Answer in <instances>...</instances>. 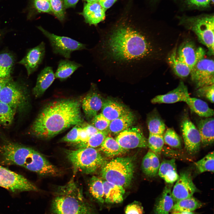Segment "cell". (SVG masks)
<instances>
[{"label": "cell", "mask_w": 214, "mask_h": 214, "mask_svg": "<svg viewBox=\"0 0 214 214\" xmlns=\"http://www.w3.org/2000/svg\"><path fill=\"white\" fill-rule=\"evenodd\" d=\"M185 102L192 111L200 117H210L213 115V110L209 107L205 102L201 99L189 96Z\"/></svg>", "instance_id": "f1b7e54d"}, {"label": "cell", "mask_w": 214, "mask_h": 214, "mask_svg": "<svg viewBox=\"0 0 214 214\" xmlns=\"http://www.w3.org/2000/svg\"><path fill=\"white\" fill-rule=\"evenodd\" d=\"M108 133L98 131L86 140L79 143L71 144L76 149L90 147L95 148L100 146Z\"/></svg>", "instance_id": "d590c367"}, {"label": "cell", "mask_w": 214, "mask_h": 214, "mask_svg": "<svg viewBox=\"0 0 214 214\" xmlns=\"http://www.w3.org/2000/svg\"><path fill=\"white\" fill-rule=\"evenodd\" d=\"M101 113L110 121L119 117L128 110L124 106L113 100L104 101Z\"/></svg>", "instance_id": "484cf974"}, {"label": "cell", "mask_w": 214, "mask_h": 214, "mask_svg": "<svg viewBox=\"0 0 214 214\" xmlns=\"http://www.w3.org/2000/svg\"><path fill=\"white\" fill-rule=\"evenodd\" d=\"M202 204L193 196L180 200L174 204L173 211L192 212L202 206Z\"/></svg>", "instance_id": "e575fe53"}, {"label": "cell", "mask_w": 214, "mask_h": 214, "mask_svg": "<svg viewBox=\"0 0 214 214\" xmlns=\"http://www.w3.org/2000/svg\"><path fill=\"white\" fill-rule=\"evenodd\" d=\"M198 172L202 173L206 171L214 172V151L209 153L201 159L195 163Z\"/></svg>", "instance_id": "f35d334b"}, {"label": "cell", "mask_w": 214, "mask_h": 214, "mask_svg": "<svg viewBox=\"0 0 214 214\" xmlns=\"http://www.w3.org/2000/svg\"><path fill=\"white\" fill-rule=\"evenodd\" d=\"M12 80L10 76L5 78L0 77V92L5 85Z\"/></svg>", "instance_id": "816d5d0a"}, {"label": "cell", "mask_w": 214, "mask_h": 214, "mask_svg": "<svg viewBox=\"0 0 214 214\" xmlns=\"http://www.w3.org/2000/svg\"><path fill=\"white\" fill-rule=\"evenodd\" d=\"M52 12L60 21L63 22L65 18L64 7L62 0H50Z\"/></svg>", "instance_id": "7bdbcfd3"}, {"label": "cell", "mask_w": 214, "mask_h": 214, "mask_svg": "<svg viewBox=\"0 0 214 214\" xmlns=\"http://www.w3.org/2000/svg\"><path fill=\"white\" fill-rule=\"evenodd\" d=\"M77 100L61 99L51 101L41 110L31 125V134L41 139H50L83 119Z\"/></svg>", "instance_id": "7a4b0ae2"}, {"label": "cell", "mask_w": 214, "mask_h": 214, "mask_svg": "<svg viewBox=\"0 0 214 214\" xmlns=\"http://www.w3.org/2000/svg\"><path fill=\"white\" fill-rule=\"evenodd\" d=\"M206 54L205 50L201 47L197 48L194 42L190 40L184 41L177 50V57L191 69Z\"/></svg>", "instance_id": "5bb4252c"}, {"label": "cell", "mask_w": 214, "mask_h": 214, "mask_svg": "<svg viewBox=\"0 0 214 214\" xmlns=\"http://www.w3.org/2000/svg\"><path fill=\"white\" fill-rule=\"evenodd\" d=\"M100 149L107 156L109 157L121 155L127 151L119 145L115 139L107 136L100 145Z\"/></svg>", "instance_id": "4dcf8cb0"}, {"label": "cell", "mask_w": 214, "mask_h": 214, "mask_svg": "<svg viewBox=\"0 0 214 214\" xmlns=\"http://www.w3.org/2000/svg\"><path fill=\"white\" fill-rule=\"evenodd\" d=\"M115 139L122 148L126 150L148 147L147 139L141 130L137 127H130L120 132Z\"/></svg>", "instance_id": "4fadbf2b"}, {"label": "cell", "mask_w": 214, "mask_h": 214, "mask_svg": "<svg viewBox=\"0 0 214 214\" xmlns=\"http://www.w3.org/2000/svg\"><path fill=\"white\" fill-rule=\"evenodd\" d=\"M147 124L150 134L163 135L165 132V123L157 111H154L149 116Z\"/></svg>", "instance_id": "836d02e7"}, {"label": "cell", "mask_w": 214, "mask_h": 214, "mask_svg": "<svg viewBox=\"0 0 214 214\" xmlns=\"http://www.w3.org/2000/svg\"><path fill=\"white\" fill-rule=\"evenodd\" d=\"M0 101L16 111L22 110L28 105V95L23 86L12 80L0 91Z\"/></svg>", "instance_id": "ba28073f"}, {"label": "cell", "mask_w": 214, "mask_h": 214, "mask_svg": "<svg viewBox=\"0 0 214 214\" xmlns=\"http://www.w3.org/2000/svg\"><path fill=\"white\" fill-rule=\"evenodd\" d=\"M191 80L197 89L214 84V61L204 58L199 60L191 69L190 73Z\"/></svg>", "instance_id": "8fae6325"}, {"label": "cell", "mask_w": 214, "mask_h": 214, "mask_svg": "<svg viewBox=\"0 0 214 214\" xmlns=\"http://www.w3.org/2000/svg\"><path fill=\"white\" fill-rule=\"evenodd\" d=\"M89 137L81 125H76L61 139L60 141L72 144L86 141Z\"/></svg>", "instance_id": "d6a6232c"}, {"label": "cell", "mask_w": 214, "mask_h": 214, "mask_svg": "<svg viewBox=\"0 0 214 214\" xmlns=\"http://www.w3.org/2000/svg\"><path fill=\"white\" fill-rule=\"evenodd\" d=\"M106 10L98 2H87L84 4L82 15L86 23L97 25L106 18Z\"/></svg>", "instance_id": "ac0fdd59"}, {"label": "cell", "mask_w": 214, "mask_h": 214, "mask_svg": "<svg viewBox=\"0 0 214 214\" xmlns=\"http://www.w3.org/2000/svg\"><path fill=\"white\" fill-rule=\"evenodd\" d=\"M214 119L207 117L200 120L197 124V129L201 139V143L204 147L211 145L214 142Z\"/></svg>", "instance_id": "603a6c76"}, {"label": "cell", "mask_w": 214, "mask_h": 214, "mask_svg": "<svg viewBox=\"0 0 214 214\" xmlns=\"http://www.w3.org/2000/svg\"><path fill=\"white\" fill-rule=\"evenodd\" d=\"M214 16L203 15L195 16H184L180 18L179 24L193 32L199 41L208 49V54H214Z\"/></svg>", "instance_id": "5b68a950"}, {"label": "cell", "mask_w": 214, "mask_h": 214, "mask_svg": "<svg viewBox=\"0 0 214 214\" xmlns=\"http://www.w3.org/2000/svg\"><path fill=\"white\" fill-rule=\"evenodd\" d=\"M16 111L0 101V125L9 126L12 123Z\"/></svg>", "instance_id": "74e56055"}, {"label": "cell", "mask_w": 214, "mask_h": 214, "mask_svg": "<svg viewBox=\"0 0 214 214\" xmlns=\"http://www.w3.org/2000/svg\"><path fill=\"white\" fill-rule=\"evenodd\" d=\"M81 126L85 129L90 137L99 131L95 127L91 125L83 123L81 124Z\"/></svg>", "instance_id": "c3c4849f"}, {"label": "cell", "mask_w": 214, "mask_h": 214, "mask_svg": "<svg viewBox=\"0 0 214 214\" xmlns=\"http://www.w3.org/2000/svg\"><path fill=\"white\" fill-rule=\"evenodd\" d=\"M180 128L185 148L190 155L199 151L201 144L200 136L197 128L188 117L181 121Z\"/></svg>", "instance_id": "7c38bea8"}, {"label": "cell", "mask_w": 214, "mask_h": 214, "mask_svg": "<svg viewBox=\"0 0 214 214\" xmlns=\"http://www.w3.org/2000/svg\"><path fill=\"white\" fill-rule=\"evenodd\" d=\"M134 170L133 158L118 157L104 164L101 174L105 180L124 188L131 184Z\"/></svg>", "instance_id": "8992f818"}, {"label": "cell", "mask_w": 214, "mask_h": 214, "mask_svg": "<svg viewBox=\"0 0 214 214\" xmlns=\"http://www.w3.org/2000/svg\"><path fill=\"white\" fill-rule=\"evenodd\" d=\"M163 136L164 142L169 146L177 149L181 148V138L173 129L167 128Z\"/></svg>", "instance_id": "ab89813d"}, {"label": "cell", "mask_w": 214, "mask_h": 214, "mask_svg": "<svg viewBox=\"0 0 214 214\" xmlns=\"http://www.w3.org/2000/svg\"><path fill=\"white\" fill-rule=\"evenodd\" d=\"M88 192L92 198L97 203H104L103 181L95 176L90 179L88 184Z\"/></svg>", "instance_id": "1f68e13d"}, {"label": "cell", "mask_w": 214, "mask_h": 214, "mask_svg": "<svg viewBox=\"0 0 214 214\" xmlns=\"http://www.w3.org/2000/svg\"><path fill=\"white\" fill-rule=\"evenodd\" d=\"M187 4L190 7L204 8L209 7L210 0H186Z\"/></svg>", "instance_id": "7dc6e473"}, {"label": "cell", "mask_w": 214, "mask_h": 214, "mask_svg": "<svg viewBox=\"0 0 214 214\" xmlns=\"http://www.w3.org/2000/svg\"><path fill=\"white\" fill-rule=\"evenodd\" d=\"M104 202L108 204L122 202L125 193L124 188L106 180L103 181Z\"/></svg>", "instance_id": "44dd1931"}, {"label": "cell", "mask_w": 214, "mask_h": 214, "mask_svg": "<svg viewBox=\"0 0 214 214\" xmlns=\"http://www.w3.org/2000/svg\"><path fill=\"white\" fill-rule=\"evenodd\" d=\"M45 51V43L42 42L37 46L29 49L25 56L18 62L25 67L28 76L35 71L41 63Z\"/></svg>", "instance_id": "2e32d148"}, {"label": "cell", "mask_w": 214, "mask_h": 214, "mask_svg": "<svg viewBox=\"0 0 214 214\" xmlns=\"http://www.w3.org/2000/svg\"><path fill=\"white\" fill-rule=\"evenodd\" d=\"M45 0L48 1H50V0Z\"/></svg>", "instance_id": "9f6ffc18"}, {"label": "cell", "mask_w": 214, "mask_h": 214, "mask_svg": "<svg viewBox=\"0 0 214 214\" xmlns=\"http://www.w3.org/2000/svg\"><path fill=\"white\" fill-rule=\"evenodd\" d=\"M79 0H64V7L66 8L74 7Z\"/></svg>", "instance_id": "f907efd6"}, {"label": "cell", "mask_w": 214, "mask_h": 214, "mask_svg": "<svg viewBox=\"0 0 214 214\" xmlns=\"http://www.w3.org/2000/svg\"><path fill=\"white\" fill-rule=\"evenodd\" d=\"M0 155L3 162L15 164L45 176H57L60 171L39 152L34 149L11 141L0 147Z\"/></svg>", "instance_id": "3957f363"}, {"label": "cell", "mask_w": 214, "mask_h": 214, "mask_svg": "<svg viewBox=\"0 0 214 214\" xmlns=\"http://www.w3.org/2000/svg\"><path fill=\"white\" fill-rule=\"evenodd\" d=\"M110 121L100 113L94 117L92 119L91 125L99 131L109 133L108 127Z\"/></svg>", "instance_id": "b9f144b4"}, {"label": "cell", "mask_w": 214, "mask_h": 214, "mask_svg": "<svg viewBox=\"0 0 214 214\" xmlns=\"http://www.w3.org/2000/svg\"><path fill=\"white\" fill-rule=\"evenodd\" d=\"M171 214H195L192 212L173 211Z\"/></svg>", "instance_id": "f5cc1de1"}, {"label": "cell", "mask_w": 214, "mask_h": 214, "mask_svg": "<svg viewBox=\"0 0 214 214\" xmlns=\"http://www.w3.org/2000/svg\"><path fill=\"white\" fill-rule=\"evenodd\" d=\"M211 3H213L214 0H210Z\"/></svg>", "instance_id": "11a10c76"}, {"label": "cell", "mask_w": 214, "mask_h": 214, "mask_svg": "<svg viewBox=\"0 0 214 214\" xmlns=\"http://www.w3.org/2000/svg\"><path fill=\"white\" fill-rule=\"evenodd\" d=\"M147 142L148 147L156 155L160 154L164 143L163 135L150 133Z\"/></svg>", "instance_id": "60d3db41"}, {"label": "cell", "mask_w": 214, "mask_h": 214, "mask_svg": "<svg viewBox=\"0 0 214 214\" xmlns=\"http://www.w3.org/2000/svg\"><path fill=\"white\" fill-rule=\"evenodd\" d=\"M197 191L190 173L188 171H183L180 173L171 194L175 203L181 199L192 196Z\"/></svg>", "instance_id": "9a60e30c"}, {"label": "cell", "mask_w": 214, "mask_h": 214, "mask_svg": "<svg viewBox=\"0 0 214 214\" xmlns=\"http://www.w3.org/2000/svg\"><path fill=\"white\" fill-rule=\"evenodd\" d=\"M104 101L101 96L95 92L86 95L82 102V107L85 117L88 119L93 118L101 109Z\"/></svg>", "instance_id": "d6986e66"}, {"label": "cell", "mask_w": 214, "mask_h": 214, "mask_svg": "<svg viewBox=\"0 0 214 214\" xmlns=\"http://www.w3.org/2000/svg\"><path fill=\"white\" fill-rule=\"evenodd\" d=\"M0 187L13 192L39 191L36 186L23 176L0 166Z\"/></svg>", "instance_id": "30bf717a"}, {"label": "cell", "mask_w": 214, "mask_h": 214, "mask_svg": "<svg viewBox=\"0 0 214 214\" xmlns=\"http://www.w3.org/2000/svg\"><path fill=\"white\" fill-rule=\"evenodd\" d=\"M134 120V114L128 110L119 117L110 121L108 127L109 133L118 135L131 127Z\"/></svg>", "instance_id": "d4e9b609"}, {"label": "cell", "mask_w": 214, "mask_h": 214, "mask_svg": "<svg viewBox=\"0 0 214 214\" xmlns=\"http://www.w3.org/2000/svg\"><path fill=\"white\" fill-rule=\"evenodd\" d=\"M158 172L159 176L169 184H173L179 177L174 159H163L160 164Z\"/></svg>", "instance_id": "cb8c5ba5"}, {"label": "cell", "mask_w": 214, "mask_h": 214, "mask_svg": "<svg viewBox=\"0 0 214 214\" xmlns=\"http://www.w3.org/2000/svg\"><path fill=\"white\" fill-rule=\"evenodd\" d=\"M125 213V214H143L144 209L140 203L135 201L126 206Z\"/></svg>", "instance_id": "bcb514c9"}, {"label": "cell", "mask_w": 214, "mask_h": 214, "mask_svg": "<svg viewBox=\"0 0 214 214\" xmlns=\"http://www.w3.org/2000/svg\"><path fill=\"white\" fill-rule=\"evenodd\" d=\"M37 28L49 40L53 52L66 59L70 58L73 52L86 49V45L70 38L56 35L41 26H38Z\"/></svg>", "instance_id": "9c48e42d"}, {"label": "cell", "mask_w": 214, "mask_h": 214, "mask_svg": "<svg viewBox=\"0 0 214 214\" xmlns=\"http://www.w3.org/2000/svg\"><path fill=\"white\" fill-rule=\"evenodd\" d=\"M55 78L51 67L47 66L42 70L38 75L36 85L32 90L34 97L38 98L41 96L53 83Z\"/></svg>", "instance_id": "ffe728a7"}, {"label": "cell", "mask_w": 214, "mask_h": 214, "mask_svg": "<svg viewBox=\"0 0 214 214\" xmlns=\"http://www.w3.org/2000/svg\"><path fill=\"white\" fill-rule=\"evenodd\" d=\"M98 31L90 50L97 66L111 72H146L157 69L176 47L177 31L143 27L126 21Z\"/></svg>", "instance_id": "6da1fadb"}, {"label": "cell", "mask_w": 214, "mask_h": 214, "mask_svg": "<svg viewBox=\"0 0 214 214\" xmlns=\"http://www.w3.org/2000/svg\"><path fill=\"white\" fill-rule=\"evenodd\" d=\"M117 0H99L98 3L106 10L111 7Z\"/></svg>", "instance_id": "681fc988"}, {"label": "cell", "mask_w": 214, "mask_h": 214, "mask_svg": "<svg viewBox=\"0 0 214 214\" xmlns=\"http://www.w3.org/2000/svg\"><path fill=\"white\" fill-rule=\"evenodd\" d=\"M33 5L38 12L49 13L52 12L49 1L45 0H33Z\"/></svg>", "instance_id": "f6af8a7d"}, {"label": "cell", "mask_w": 214, "mask_h": 214, "mask_svg": "<svg viewBox=\"0 0 214 214\" xmlns=\"http://www.w3.org/2000/svg\"><path fill=\"white\" fill-rule=\"evenodd\" d=\"M189 96L187 86L181 81L176 88L166 94L156 96L152 99L151 102L154 104H169L180 101L185 102Z\"/></svg>", "instance_id": "e0dca14e"}, {"label": "cell", "mask_w": 214, "mask_h": 214, "mask_svg": "<svg viewBox=\"0 0 214 214\" xmlns=\"http://www.w3.org/2000/svg\"><path fill=\"white\" fill-rule=\"evenodd\" d=\"M214 84L203 86L197 89L196 94L199 97H204L211 103L214 102Z\"/></svg>", "instance_id": "ee69618b"}, {"label": "cell", "mask_w": 214, "mask_h": 214, "mask_svg": "<svg viewBox=\"0 0 214 214\" xmlns=\"http://www.w3.org/2000/svg\"><path fill=\"white\" fill-rule=\"evenodd\" d=\"M160 164L157 155L150 150L142 159L141 168L143 172L146 175L153 177L158 173Z\"/></svg>", "instance_id": "83f0119b"}, {"label": "cell", "mask_w": 214, "mask_h": 214, "mask_svg": "<svg viewBox=\"0 0 214 214\" xmlns=\"http://www.w3.org/2000/svg\"><path fill=\"white\" fill-rule=\"evenodd\" d=\"M49 214H97L92 204L83 195L82 189L73 177L52 193Z\"/></svg>", "instance_id": "277c9868"}, {"label": "cell", "mask_w": 214, "mask_h": 214, "mask_svg": "<svg viewBox=\"0 0 214 214\" xmlns=\"http://www.w3.org/2000/svg\"><path fill=\"white\" fill-rule=\"evenodd\" d=\"M81 66L80 64L67 59L61 60L55 73V77L61 81L65 80Z\"/></svg>", "instance_id": "f546056e"}, {"label": "cell", "mask_w": 214, "mask_h": 214, "mask_svg": "<svg viewBox=\"0 0 214 214\" xmlns=\"http://www.w3.org/2000/svg\"><path fill=\"white\" fill-rule=\"evenodd\" d=\"M176 47L168 55L166 60L174 73L178 76L184 78L190 74L191 69L177 56Z\"/></svg>", "instance_id": "4316f807"}, {"label": "cell", "mask_w": 214, "mask_h": 214, "mask_svg": "<svg viewBox=\"0 0 214 214\" xmlns=\"http://www.w3.org/2000/svg\"><path fill=\"white\" fill-rule=\"evenodd\" d=\"M87 2L93 3V2H98L99 0H85Z\"/></svg>", "instance_id": "db71d44e"}, {"label": "cell", "mask_w": 214, "mask_h": 214, "mask_svg": "<svg viewBox=\"0 0 214 214\" xmlns=\"http://www.w3.org/2000/svg\"><path fill=\"white\" fill-rule=\"evenodd\" d=\"M171 184L165 186L156 202L154 208L155 214H169L172 209L174 201L171 194Z\"/></svg>", "instance_id": "7402d4cb"}, {"label": "cell", "mask_w": 214, "mask_h": 214, "mask_svg": "<svg viewBox=\"0 0 214 214\" xmlns=\"http://www.w3.org/2000/svg\"><path fill=\"white\" fill-rule=\"evenodd\" d=\"M14 63V58L11 54L8 52L0 54V77L10 76Z\"/></svg>", "instance_id": "8d00e7d4"}, {"label": "cell", "mask_w": 214, "mask_h": 214, "mask_svg": "<svg viewBox=\"0 0 214 214\" xmlns=\"http://www.w3.org/2000/svg\"><path fill=\"white\" fill-rule=\"evenodd\" d=\"M65 153L72 164L74 174L77 172L86 174L94 173L104 163V158L94 148L66 150Z\"/></svg>", "instance_id": "52a82bcc"}]
</instances>
